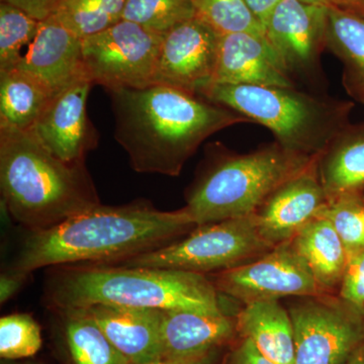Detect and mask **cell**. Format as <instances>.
<instances>
[{"instance_id": "1", "label": "cell", "mask_w": 364, "mask_h": 364, "mask_svg": "<svg viewBox=\"0 0 364 364\" xmlns=\"http://www.w3.org/2000/svg\"><path fill=\"white\" fill-rule=\"evenodd\" d=\"M107 92L114 138L139 173L178 176L208 136L248 122L233 109L162 83Z\"/></svg>"}, {"instance_id": "2", "label": "cell", "mask_w": 364, "mask_h": 364, "mask_svg": "<svg viewBox=\"0 0 364 364\" xmlns=\"http://www.w3.org/2000/svg\"><path fill=\"white\" fill-rule=\"evenodd\" d=\"M196 227L184 208L165 212L143 200L119 207L100 203L30 233L14 268L31 274L43 267L124 262L168 245Z\"/></svg>"}, {"instance_id": "3", "label": "cell", "mask_w": 364, "mask_h": 364, "mask_svg": "<svg viewBox=\"0 0 364 364\" xmlns=\"http://www.w3.org/2000/svg\"><path fill=\"white\" fill-rule=\"evenodd\" d=\"M0 188L7 213L30 233L100 203L85 161H63L33 130L13 127L0 126Z\"/></svg>"}, {"instance_id": "4", "label": "cell", "mask_w": 364, "mask_h": 364, "mask_svg": "<svg viewBox=\"0 0 364 364\" xmlns=\"http://www.w3.org/2000/svg\"><path fill=\"white\" fill-rule=\"evenodd\" d=\"M58 311L95 305L225 314L214 282L200 273L95 264L61 267L47 287Z\"/></svg>"}, {"instance_id": "5", "label": "cell", "mask_w": 364, "mask_h": 364, "mask_svg": "<svg viewBox=\"0 0 364 364\" xmlns=\"http://www.w3.org/2000/svg\"><path fill=\"white\" fill-rule=\"evenodd\" d=\"M317 157L296 154L277 141L246 154L215 144L186 193L184 210L196 226L253 215L275 188Z\"/></svg>"}, {"instance_id": "6", "label": "cell", "mask_w": 364, "mask_h": 364, "mask_svg": "<svg viewBox=\"0 0 364 364\" xmlns=\"http://www.w3.org/2000/svg\"><path fill=\"white\" fill-rule=\"evenodd\" d=\"M198 95L262 124L284 149L308 157L318 156L350 124L354 107L348 100L318 97L296 86L212 83Z\"/></svg>"}, {"instance_id": "7", "label": "cell", "mask_w": 364, "mask_h": 364, "mask_svg": "<svg viewBox=\"0 0 364 364\" xmlns=\"http://www.w3.org/2000/svg\"><path fill=\"white\" fill-rule=\"evenodd\" d=\"M253 215L196 226L168 245L124 261L126 267L163 268L207 274L257 259L272 250Z\"/></svg>"}, {"instance_id": "8", "label": "cell", "mask_w": 364, "mask_h": 364, "mask_svg": "<svg viewBox=\"0 0 364 364\" xmlns=\"http://www.w3.org/2000/svg\"><path fill=\"white\" fill-rule=\"evenodd\" d=\"M287 309L294 364H345L364 343V312L336 294L301 296Z\"/></svg>"}, {"instance_id": "9", "label": "cell", "mask_w": 364, "mask_h": 364, "mask_svg": "<svg viewBox=\"0 0 364 364\" xmlns=\"http://www.w3.org/2000/svg\"><path fill=\"white\" fill-rule=\"evenodd\" d=\"M162 38L122 20L104 32L82 39L83 59L90 80L107 90L156 85Z\"/></svg>"}, {"instance_id": "10", "label": "cell", "mask_w": 364, "mask_h": 364, "mask_svg": "<svg viewBox=\"0 0 364 364\" xmlns=\"http://www.w3.org/2000/svg\"><path fill=\"white\" fill-rule=\"evenodd\" d=\"M212 282L219 293L244 305L282 296L301 298L326 294L291 241L275 246L246 264L218 272Z\"/></svg>"}, {"instance_id": "11", "label": "cell", "mask_w": 364, "mask_h": 364, "mask_svg": "<svg viewBox=\"0 0 364 364\" xmlns=\"http://www.w3.org/2000/svg\"><path fill=\"white\" fill-rule=\"evenodd\" d=\"M328 6L280 0L264 25L265 37L289 74L312 81L326 49Z\"/></svg>"}, {"instance_id": "12", "label": "cell", "mask_w": 364, "mask_h": 364, "mask_svg": "<svg viewBox=\"0 0 364 364\" xmlns=\"http://www.w3.org/2000/svg\"><path fill=\"white\" fill-rule=\"evenodd\" d=\"M219 39V33L196 16L165 33L156 83L200 95L212 82Z\"/></svg>"}, {"instance_id": "13", "label": "cell", "mask_w": 364, "mask_h": 364, "mask_svg": "<svg viewBox=\"0 0 364 364\" xmlns=\"http://www.w3.org/2000/svg\"><path fill=\"white\" fill-rule=\"evenodd\" d=\"M317 159L280 184L254 212L260 236L272 247L293 240L328 203L318 176Z\"/></svg>"}, {"instance_id": "14", "label": "cell", "mask_w": 364, "mask_h": 364, "mask_svg": "<svg viewBox=\"0 0 364 364\" xmlns=\"http://www.w3.org/2000/svg\"><path fill=\"white\" fill-rule=\"evenodd\" d=\"M92 81H78L55 95L32 130L55 156L63 161H85L97 144V135L87 116V97Z\"/></svg>"}, {"instance_id": "15", "label": "cell", "mask_w": 364, "mask_h": 364, "mask_svg": "<svg viewBox=\"0 0 364 364\" xmlns=\"http://www.w3.org/2000/svg\"><path fill=\"white\" fill-rule=\"evenodd\" d=\"M16 68L37 79L53 97L78 81L90 80L83 59L82 39L55 16L40 21L35 39Z\"/></svg>"}, {"instance_id": "16", "label": "cell", "mask_w": 364, "mask_h": 364, "mask_svg": "<svg viewBox=\"0 0 364 364\" xmlns=\"http://www.w3.org/2000/svg\"><path fill=\"white\" fill-rule=\"evenodd\" d=\"M212 83L294 86L267 37L251 33L220 35Z\"/></svg>"}, {"instance_id": "17", "label": "cell", "mask_w": 364, "mask_h": 364, "mask_svg": "<svg viewBox=\"0 0 364 364\" xmlns=\"http://www.w3.org/2000/svg\"><path fill=\"white\" fill-rule=\"evenodd\" d=\"M236 334V316L162 311L161 358L177 361L200 358L219 350Z\"/></svg>"}, {"instance_id": "18", "label": "cell", "mask_w": 364, "mask_h": 364, "mask_svg": "<svg viewBox=\"0 0 364 364\" xmlns=\"http://www.w3.org/2000/svg\"><path fill=\"white\" fill-rule=\"evenodd\" d=\"M82 309L130 363H149L161 358L160 328L163 310L112 305Z\"/></svg>"}, {"instance_id": "19", "label": "cell", "mask_w": 364, "mask_h": 364, "mask_svg": "<svg viewBox=\"0 0 364 364\" xmlns=\"http://www.w3.org/2000/svg\"><path fill=\"white\" fill-rule=\"evenodd\" d=\"M236 318L241 338L252 341L275 364H294L293 321L279 299L246 304Z\"/></svg>"}, {"instance_id": "20", "label": "cell", "mask_w": 364, "mask_h": 364, "mask_svg": "<svg viewBox=\"0 0 364 364\" xmlns=\"http://www.w3.org/2000/svg\"><path fill=\"white\" fill-rule=\"evenodd\" d=\"M318 179L328 200L364 191V123L348 124L317 159Z\"/></svg>"}, {"instance_id": "21", "label": "cell", "mask_w": 364, "mask_h": 364, "mask_svg": "<svg viewBox=\"0 0 364 364\" xmlns=\"http://www.w3.org/2000/svg\"><path fill=\"white\" fill-rule=\"evenodd\" d=\"M326 294H338L348 255L339 235L325 218L316 217L291 240Z\"/></svg>"}, {"instance_id": "22", "label": "cell", "mask_w": 364, "mask_h": 364, "mask_svg": "<svg viewBox=\"0 0 364 364\" xmlns=\"http://www.w3.org/2000/svg\"><path fill=\"white\" fill-rule=\"evenodd\" d=\"M326 49L343 64L342 82L352 95L364 87V16L328 6Z\"/></svg>"}, {"instance_id": "23", "label": "cell", "mask_w": 364, "mask_h": 364, "mask_svg": "<svg viewBox=\"0 0 364 364\" xmlns=\"http://www.w3.org/2000/svg\"><path fill=\"white\" fill-rule=\"evenodd\" d=\"M54 97L37 79L18 68L0 73V126L32 130Z\"/></svg>"}, {"instance_id": "24", "label": "cell", "mask_w": 364, "mask_h": 364, "mask_svg": "<svg viewBox=\"0 0 364 364\" xmlns=\"http://www.w3.org/2000/svg\"><path fill=\"white\" fill-rule=\"evenodd\" d=\"M63 339L72 364H130L85 309L59 311Z\"/></svg>"}, {"instance_id": "25", "label": "cell", "mask_w": 364, "mask_h": 364, "mask_svg": "<svg viewBox=\"0 0 364 364\" xmlns=\"http://www.w3.org/2000/svg\"><path fill=\"white\" fill-rule=\"evenodd\" d=\"M127 0H66L54 14L81 39L97 35L123 20Z\"/></svg>"}, {"instance_id": "26", "label": "cell", "mask_w": 364, "mask_h": 364, "mask_svg": "<svg viewBox=\"0 0 364 364\" xmlns=\"http://www.w3.org/2000/svg\"><path fill=\"white\" fill-rule=\"evenodd\" d=\"M195 16L193 0H127L123 20L164 36Z\"/></svg>"}, {"instance_id": "27", "label": "cell", "mask_w": 364, "mask_h": 364, "mask_svg": "<svg viewBox=\"0 0 364 364\" xmlns=\"http://www.w3.org/2000/svg\"><path fill=\"white\" fill-rule=\"evenodd\" d=\"M318 215L331 223L348 257L364 250V191L330 198Z\"/></svg>"}, {"instance_id": "28", "label": "cell", "mask_w": 364, "mask_h": 364, "mask_svg": "<svg viewBox=\"0 0 364 364\" xmlns=\"http://www.w3.org/2000/svg\"><path fill=\"white\" fill-rule=\"evenodd\" d=\"M40 21L18 7L0 4V73L16 68L23 50L30 46L39 30Z\"/></svg>"}, {"instance_id": "29", "label": "cell", "mask_w": 364, "mask_h": 364, "mask_svg": "<svg viewBox=\"0 0 364 364\" xmlns=\"http://www.w3.org/2000/svg\"><path fill=\"white\" fill-rule=\"evenodd\" d=\"M196 16L219 35L251 33L264 35V26L244 0H193Z\"/></svg>"}, {"instance_id": "30", "label": "cell", "mask_w": 364, "mask_h": 364, "mask_svg": "<svg viewBox=\"0 0 364 364\" xmlns=\"http://www.w3.org/2000/svg\"><path fill=\"white\" fill-rule=\"evenodd\" d=\"M41 328L28 314H11L0 318V358L18 361L32 358L42 347Z\"/></svg>"}, {"instance_id": "31", "label": "cell", "mask_w": 364, "mask_h": 364, "mask_svg": "<svg viewBox=\"0 0 364 364\" xmlns=\"http://www.w3.org/2000/svg\"><path fill=\"white\" fill-rule=\"evenodd\" d=\"M337 294L364 312V250L349 256Z\"/></svg>"}, {"instance_id": "32", "label": "cell", "mask_w": 364, "mask_h": 364, "mask_svg": "<svg viewBox=\"0 0 364 364\" xmlns=\"http://www.w3.org/2000/svg\"><path fill=\"white\" fill-rule=\"evenodd\" d=\"M1 1L18 7L36 20L43 21L54 16L66 0H1Z\"/></svg>"}, {"instance_id": "33", "label": "cell", "mask_w": 364, "mask_h": 364, "mask_svg": "<svg viewBox=\"0 0 364 364\" xmlns=\"http://www.w3.org/2000/svg\"><path fill=\"white\" fill-rule=\"evenodd\" d=\"M227 364H275L249 339L241 338V341L230 353Z\"/></svg>"}, {"instance_id": "34", "label": "cell", "mask_w": 364, "mask_h": 364, "mask_svg": "<svg viewBox=\"0 0 364 364\" xmlns=\"http://www.w3.org/2000/svg\"><path fill=\"white\" fill-rule=\"evenodd\" d=\"M28 277H30V273L21 272L14 267L1 273V277H0V303L1 305L6 304L7 301H9L20 291Z\"/></svg>"}, {"instance_id": "35", "label": "cell", "mask_w": 364, "mask_h": 364, "mask_svg": "<svg viewBox=\"0 0 364 364\" xmlns=\"http://www.w3.org/2000/svg\"><path fill=\"white\" fill-rule=\"evenodd\" d=\"M244 1L247 4L249 9H251L254 16L264 26L268 16L272 14L273 9L279 4L280 0H244Z\"/></svg>"}, {"instance_id": "36", "label": "cell", "mask_w": 364, "mask_h": 364, "mask_svg": "<svg viewBox=\"0 0 364 364\" xmlns=\"http://www.w3.org/2000/svg\"><path fill=\"white\" fill-rule=\"evenodd\" d=\"M219 350L210 352L207 355L202 356L200 358L191 359V360H168V359H157V360L149 361L144 363H130V364H217Z\"/></svg>"}, {"instance_id": "37", "label": "cell", "mask_w": 364, "mask_h": 364, "mask_svg": "<svg viewBox=\"0 0 364 364\" xmlns=\"http://www.w3.org/2000/svg\"><path fill=\"white\" fill-rule=\"evenodd\" d=\"M330 6L364 16V0H330Z\"/></svg>"}, {"instance_id": "38", "label": "cell", "mask_w": 364, "mask_h": 364, "mask_svg": "<svg viewBox=\"0 0 364 364\" xmlns=\"http://www.w3.org/2000/svg\"><path fill=\"white\" fill-rule=\"evenodd\" d=\"M345 364H364V343L359 347L355 353Z\"/></svg>"}, {"instance_id": "39", "label": "cell", "mask_w": 364, "mask_h": 364, "mask_svg": "<svg viewBox=\"0 0 364 364\" xmlns=\"http://www.w3.org/2000/svg\"><path fill=\"white\" fill-rule=\"evenodd\" d=\"M299 1H303L309 4H315V6H330V0H299Z\"/></svg>"}, {"instance_id": "40", "label": "cell", "mask_w": 364, "mask_h": 364, "mask_svg": "<svg viewBox=\"0 0 364 364\" xmlns=\"http://www.w3.org/2000/svg\"><path fill=\"white\" fill-rule=\"evenodd\" d=\"M351 97L355 98V100H358L359 102H363V104H364V87L356 91V92H354Z\"/></svg>"}, {"instance_id": "41", "label": "cell", "mask_w": 364, "mask_h": 364, "mask_svg": "<svg viewBox=\"0 0 364 364\" xmlns=\"http://www.w3.org/2000/svg\"><path fill=\"white\" fill-rule=\"evenodd\" d=\"M1 364H40V363H18V361H7V360H4V361H2Z\"/></svg>"}]
</instances>
